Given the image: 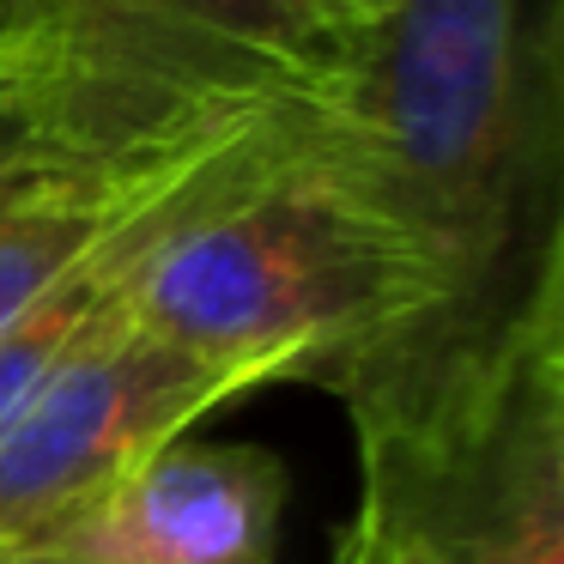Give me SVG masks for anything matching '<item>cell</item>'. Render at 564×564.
<instances>
[{
	"instance_id": "1",
	"label": "cell",
	"mask_w": 564,
	"mask_h": 564,
	"mask_svg": "<svg viewBox=\"0 0 564 564\" xmlns=\"http://www.w3.org/2000/svg\"><path fill=\"white\" fill-rule=\"evenodd\" d=\"M310 140L431 292L419 334L340 401L479 352L564 292L558 0H389Z\"/></svg>"
},
{
	"instance_id": "2",
	"label": "cell",
	"mask_w": 564,
	"mask_h": 564,
	"mask_svg": "<svg viewBox=\"0 0 564 564\" xmlns=\"http://www.w3.org/2000/svg\"><path fill=\"white\" fill-rule=\"evenodd\" d=\"M316 122L219 152L122 237L116 304L134 328L256 389L285 377L340 389L413 340L431 292L322 164Z\"/></svg>"
},
{
	"instance_id": "3",
	"label": "cell",
	"mask_w": 564,
	"mask_h": 564,
	"mask_svg": "<svg viewBox=\"0 0 564 564\" xmlns=\"http://www.w3.org/2000/svg\"><path fill=\"white\" fill-rule=\"evenodd\" d=\"M352 37L322 0H0L55 164L128 183L328 116Z\"/></svg>"
},
{
	"instance_id": "4",
	"label": "cell",
	"mask_w": 564,
	"mask_h": 564,
	"mask_svg": "<svg viewBox=\"0 0 564 564\" xmlns=\"http://www.w3.org/2000/svg\"><path fill=\"white\" fill-rule=\"evenodd\" d=\"M346 413L365 467L358 540L401 564H564V292Z\"/></svg>"
},
{
	"instance_id": "5",
	"label": "cell",
	"mask_w": 564,
	"mask_h": 564,
	"mask_svg": "<svg viewBox=\"0 0 564 564\" xmlns=\"http://www.w3.org/2000/svg\"><path fill=\"white\" fill-rule=\"evenodd\" d=\"M256 382L152 340L110 304L0 431V558L31 552L134 462Z\"/></svg>"
},
{
	"instance_id": "6",
	"label": "cell",
	"mask_w": 564,
	"mask_h": 564,
	"mask_svg": "<svg viewBox=\"0 0 564 564\" xmlns=\"http://www.w3.org/2000/svg\"><path fill=\"white\" fill-rule=\"evenodd\" d=\"M280 455L171 437L31 552L62 564H280Z\"/></svg>"
},
{
	"instance_id": "7",
	"label": "cell",
	"mask_w": 564,
	"mask_h": 564,
	"mask_svg": "<svg viewBox=\"0 0 564 564\" xmlns=\"http://www.w3.org/2000/svg\"><path fill=\"white\" fill-rule=\"evenodd\" d=\"M213 164V159H207ZM195 171L176 176H86L37 171L0 188V334L25 310H37L55 285H67L86 261H98L116 237H128L147 213H159Z\"/></svg>"
},
{
	"instance_id": "8",
	"label": "cell",
	"mask_w": 564,
	"mask_h": 564,
	"mask_svg": "<svg viewBox=\"0 0 564 564\" xmlns=\"http://www.w3.org/2000/svg\"><path fill=\"white\" fill-rule=\"evenodd\" d=\"M116 261H122V237L0 334V431L13 425L19 406L50 382V370L62 365V358L98 328L104 310L116 304Z\"/></svg>"
},
{
	"instance_id": "9",
	"label": "cell",
	"mask_w": 564,
	"mask_h": 564,
	"mask_svg": "<svg viewBox=\"0 0 564 564\" xmlns=\"http://www.w3.org/2000/svg\"><path fill=\"white\" fill-rule=\"evenodd\" d=\"M37 171H62L50 147V122H43V91L25 55L0 43V188Z\"/></svg>"
},
{
	"instance_id": "10",
	"label": "cell",
	"mask_w": 564,
	"mask_h": 564,
	"mask_svg": "<svg viewBox=\"0 0 564 564\" xmlns=\"http://www.w3.org/2000/svg\"><path fill=\"white\" fill-rule=\"evenodd\" d=\"M322 7H328V13H334V19H340V25H346V31H365V25H370V19H377V13H382V7H389V0H322Z\"/></svg>"
},
{
	"instance_id": "11",
	"label": "cell",
	"mask_w": 564,
	"mask_h": 564,
	"mask_svg": "<svg viewBox=\"0 0 564 564\" xmlns=\"http://www.w3.org/2000/svg\"><path fill=\"white\" fill-rule=\"evenodd\" d=\"M340 564H401V558H389L382 546H370V540L346 534V546H340Z\"/></svg>"
},
{
	"instance_id": "12",
	"label": "cell",
	"mask_w": 564,
	"mask_h": 564,
	"mask_svg": "<svg viewBox=\"0 0 564 564\" xmlns=\"http://www.w3.org/2000/svg\"><path fill=\"white\" fill-rule=\"evenodd\" d=\"M0 564H62V558H43V552H7Z\"/></svg>"
}]
</instances>
